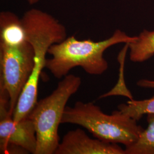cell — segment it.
I'll return each mask as SVG.
<instances>
[{"label": "cell", "mask_w": 154, "mask_h": 154, "mask_svg": "<svg viewBox=\"0 0 154 154\" xmlns=\"http://www.w3.org/2000/svg\"><path fill=\"white\" fill-rule=\"evenodd\" d=\"M26 31V40L32 45L34 51L33 72L23 88L13 113L16 122L27 117L37 102L39 79L45 67L46 55L50 47L67 38L66 28L54 17L39 10L32 9L22 17Z\"/></svg>", "instance_id": "1"}, {"label": "cell", "mask_w": 154, "mask_h": 154, "mask_svg": "<svg viewBox=\"0 0 154 154\" xmlns=\"http://www.w3.org/2000/svg\"><path fill=\"white\" fill-rule=\"evenodd\" d=\"M136 39L137 36H129L120 30H116L110 38L98 42L78 40L74 36L67 37L50 47L48 54L52 57L46 59L45 67L57 79L65 77L75 67H81L90 75H101L109 68L103 55L105 51L113 45L129 44Z\"/></svg>", "instance_id": "2"}, {"label": "cell", "mask_w": 154, "mask_h": 154, "mask_svg": "<svg viewBox=\"0 0 154 154\" xmlns=\"http://www.w3.org/2000/svg\"><path fill=\"white\" fill-rule=\"evenodd\" d=\"M137 122L118 110L108 115L93 102L78 101L73 107L66 106L61 124L81 126L95 138L126 147L136 142L144 130Z\"/></svg>", "instance_id": "3"}, {"label": "cell", "mask_w": 154, "mask_h": 154, "mask_svg": "<svg viewBox=\"0 0 154 154\" xmlns=\"http://www.w3.org/2000/svg\"><path fill=\"white\" fill-rule=\"evenodd\" d=\"M82 83L80 77L68 74L55 90L37 101L28 117L34 124L37 139L35 154H54L60 144L58 128L67 101L76 93Z\"/></svg>", "instance_id": "4"}, {"label": "cell", "mask_w": 154, "mask_h": 154, "mask_svg": "<svg viewBox=\"0 0 154 154\" xmlns=\"http://www.w3.org/2000/svg\"><path fill=\"white\" fill-rule=\"evenodd\" d=\"M34 66V51L28 41L15 46L0 44V86L8 94L12 116Z\"/></svg>", "instance_id": "5"}, {"label": "cell", "mask_w": 154, "mask_h": 154, "mask_svg": "<svg viewBox=\"0 0 154 154\" xmlns=\"http://www.w3.org/2000/svg\"><path fill=\"white\" fill-rule=\"evenodd\" d=\"M12 144L35 154L37 139L33 121L28 116L20 121H14L9 113V97L0 87V149Z\"/></svg>", "instance_id": "6"}, {"label": "cell", "mask_w": 154, "mask_h": 154, "mask_svg": "<svg viewBox=\"0 0 154 154\" xmlns=\"http://www.w3.org/2000/svg\"><path fill=\"white\" fill-rule=\"evenodd\" d=\"M54 154H126L118 144L91 138L82 129L67 132Z\"/></svg>", "instance_id": "7"}, {"label": "cell", "mask_w": 154, "mask_h": 154, "mask_svg": "<svg viewBox=\"0 0 154 154\" xmlns=\"http://www.w3.org/2000/svg\"><path fill=\"white\" fill-rule=\"evenodd\" d=\"M0 39V44L10 46H18L27 41L21 18L9 11L1 13Z\"/></svg>", "instance_id": "8"}, {"label": "cell", "mask_w": 154, "mask_h": 154, "mask_svg": "<svg viewBox=\"0 0 154 154\" xmlns=\"http://www.w3.org/2000/svg\"><path fill=\"white\" fill-rule=\"evenodd\" d=\"M130 60L133 62H143L154 55V30L144 29L137 39L128 44Z\"/></svg>", "instance_id": "9"}, {"label": "cell", "mask_w": 154, "mask_h": 154, "mask_svg": "<svg viewBox=\"0 0 154 154\" xmlns=\"http://www.w3.org/2000/svg\"><path fill=\"white\" fill-rule=\"evenodd\" d=\"M147 127L137 141L125 148L126 154H154V114L147 116Z\"/></svg>", "instance_id": "10"}, {"label": "cell", "mask_w": 154, "mask_h": 154, "mask_svg": "<svg viewBox=\"0 0 154 154\" xmlns=\"http://www.w3.org/2000/svg\"><path fill=\"white\" fill-rule=\"evenodd\" d=\"M118 110L138 121L145 114H154V95L149 99L141 100H129L126 104L119 105Z\"/></svg>", "instance_id": "11"}, {"label": "cell", "mask_w": 154, "mask_h": 154, "mask_svg": "<svg viewBox=\"0 0 154 154\" xmlns=\"http://www.w3.org/2000/svg\"><path fill=\"white\" fill-rule=\"evenodd\" d=\"M128 49V44H126L125 46L122 50L118 57V61L119 63V75L118 81L114 88L108 93L104 94L99 97L100 98H104L114 95H121L128 98L129 100H132L133 96L130 91L127 88L124 77V66L127 51Z\"/></svg>", "instance_id": "12"}, {"label": "cell", "mask_w": 154, "mask_h": 154, "mask_svg": "<svg viewBox=\"0 0 154 154\" xmlns=\"http://www.w3.org/2000/svg\"><path fill=\"white\" fill-rule=\"evenodd\" d=\"M137 85L142 88H154V80L141 79L137 82Z\"/></svg>", "instance_id": "13"}, {"label": "cell", "mask_w": 154, "mask_h": 154, "mask_svg": "<svg viewBox=\"0 0 154 154\" xmlns=\"http://www.w3.org/2000/svg\"><path fill=\"white\" fill-rule=\"evenodd\" d=\"M27 1L30 5H33L34 4L38 2L39 0H27Z\"/></svg>", "instance_id": "14"}]
</instances>
